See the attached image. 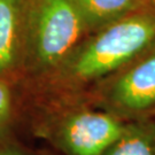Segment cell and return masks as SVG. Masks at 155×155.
I'll use <instances>...</instances> for the list:
<instances>
[{
	"instance_id": "cell-5",
	"label": "cell",
	"mask_w": 155,
	"mask_h": 155,
	"mask_svg": "<svg viewBox=\"0 0 155 155\" xmlns=\"http://www.w3.org/2000/svg\"><path fill=\"white\" fill-rule=\"evenodd\" d=\"M25 0H0V78L20 82L24 51Z\"/></svg>"
},
{
	"instance_id": "cell-8",
	"label": "cell",
	"mask_w": 155,
	"mask_h": 155,
	"mask_svg": "<svg viewBox=\"0 0 155 155\" xmlns=\"http://www.w3.org/2000/svg\"><path fill=\"white\" fill-rule=\"evenodd\" d=\"M15 109L13 87L9 81L0 78V137L12 123Z\"/></svg>"
},
{
	"instance_id": "cell-1",
	"label": "cell",
	"mask_w": 155,
	"mask_h": 155,
	"mask_svg": "<svg viewBox=\"0 0 155 155\" xmlns=\"http://www.w3.org/2000/svg\"><path fill=\"white\" fill-rule=\"evenodd\" d=\"M155 44V6L89 33L51 72L23 83L37 107L86 101L100 84Z\"/></svg>"
},
{
	"instance_id": "cell-6",
	"label": "cell",
	"mask_w": 155,
	"mask_h": 155,
	"mask_svg": "<svg viewBox=\"0 0 155 155\" xmlns=\"http://www.w3.org/2000/svg\"><path fill=\"white\" fill-rule=\"evenodd\" d=\"M89 33L132 13L155 6V0H72Z\"/></svg>"
},
{
	"instance_id": "cell-9",
	"label": "cell",
	"mask_w": 155,
	"mask_h": 155,
	"mask_svg": "<svg viewBox=\"0 0 155 155\" xmlns=\"http://www.w3.org/2000/svg\"><path fill=\"white\" fill-rule=\"evenodd\" d=\"M0 155H30L20 146L13 144H0Z\"/></svg>"
},
{
	"instance_id": "cell-10",
	"label": "cell",
	"mask_w": 155,
	"mask_h": 155,
	"mask_svg": "<svg viewBox=\"0 0 155 155\" xmlns=\"http://www.w3.org/2000/svg\"><path fill=\"white\" fill-rule=\"evenodd\" d=\"M43 155H51V154H43Z\"/></svg>"
},
{
	"instance_id": "cell-3",
	"label": "cell",
	"mask_w": 155,
	"mask_h": 155,
	"mask_svg": "<svg viewBox=\"0 0 155 155\" xmlns=\"http://www.w3.org/2000/svg\"><path fill=\"white\" fill-rule=\"evenodd\" d=\"M35 132L63 155H102L127 121L87 101L39 107Z\"/></svg>"
},
{
	"instance_id": "cell-2",
	"label": "cell",
	"mask_w": 155,
	"mask_h": 155,
	"mask_svg": "<svg viewBox=\"0 0 155 155\" xmlns=\"http://www.w3.org/2000/svg\"><path fill=\"white\" fill-rule=\"evenodd\" d=\"M87 35L89 30L72 0H25L20 82L28 83L47 75Z\"/></svg>"
},
{
	"instance_id": "cell-7",
	"label": "cell",
	"mask_w": 155,
	"mask_h": 155,
	"mask_svg": "<svg viewBox=\"0 0 155 155\" xmlns=\"http://www.w3.org/2000/svg\"><path fill=\"white\" fill-rule=\"evenodd\" d=\"M102 155H155V121L152 117L127 121L122 134Z\"/></svg>"
},
{
	"instance_id": "cell-4",
	"label": "cell",
	"mask_w": 155,
	"mask_h": 155,
	"mask_svg": "<svg viewBox=\"0 0 155 155\" xmlns=\"http://www.w3.org/2000/svg\"><path fill=\"white\" fill-rule=\"evenodd\" d=\"M87 102L124 121L155 113V44L91 92Z\"/></svg>"
}]
</instances>
